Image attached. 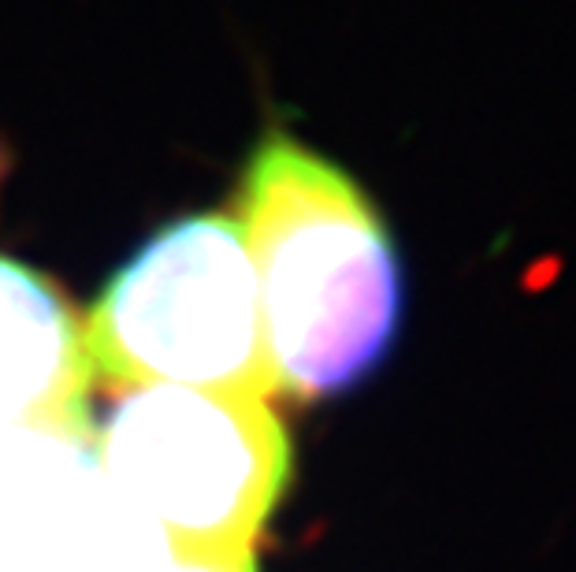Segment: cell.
<instances>
[{"instance_id": "277c9868", "label": "cell", "mask_w": 576, "mask_h": 572, "mask_svg": "<svg viewBox=\"0 0 576 572\" xmlns=\"http://www.w3.org/2000/svg\"><path fill=\"white\" fill-rule=\"evenodd\" d=\"M82 327L49 279L0 257V442L90 435Z\"/></svg>"}, {"instance_id": "3957f363", "label": "cell", "mask_w": 576, "mask_h": 572, "mask_svg": "<svg viewBox=\"0 0 576 572\" xmlns=\"http://www.w3.org/2000/svg\"><path fill=\"white\" fill-rule=\"evenodd\" d=\"M97 461L134 517L179 558H249L290 480V439L261 398L186 387L119 390Z\"/></svg>"}, {"instance_id": "7a4b0ae2", "label": "cell", "mask_w": 576, "mask_h": 572, "mask_svg": "<svg viewBox=\"0 0 576 572\" xmlns=\"http://www.w3.org/2000/svg\"><path fill=\"white\" fill-rule=\"evenodd\" d=\"M90 383L275 394L257 275L227 212L164 223L108 275L82 320Z\"/></svg>"}, {"instance_id": "6da1fadb", "label": "cell", "mask_w": 576, "mask_h": 572, "mask_svg": "<svg viewBox=\"0 0 576 572\" xmlns=\"http://www.w3.org/2000/svg\"><path fill=\"white\" fill-rule=\"evenodd\" d=\"M227 216L257 275L275 394L316 402L361 383L402 320V260L365 190L290 134H268Z\"/></svg>"}]
</instances>
